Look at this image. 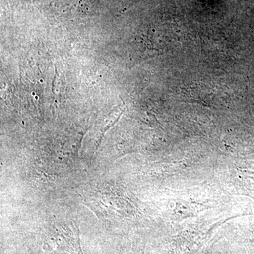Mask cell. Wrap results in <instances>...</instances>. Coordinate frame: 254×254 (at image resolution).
<instances>
[{
	"label": "cell",
	"mask_w": 254,
	"mask_h": 254,
	"mask_svg": "<svg viewBox=\"0 0 254 254\" xmlns=\"http://www.w3.org/2000/svg\"><path fill=\"white\" fill-rule=\"evenodd\" d=\"M78 224L71 220L50 225L40 235L41 247L33 254H50L55 251L70 254H84L82 251Z\"/></svg>",
	"instance_id": "6da1fadb"
}]
</instances>
